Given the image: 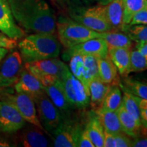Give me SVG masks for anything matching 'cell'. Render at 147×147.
<instances>
[{
    "label": "cell",
    "instance_id": "obj_1",
    "mask_svg": "<svg viewBox=\"0 0 147 147\" xmlns=\"http://www.w3.org/2000/svg\"><path fill=\"white\" fill-rule=\"evenodd\" d=\"M14 21L27 32L55 34L56 16L47 0H7Z\"/></svg>",
    "mask_w": 147,
    "mask_h": 147
},
{
    "label": "cell",
    "instance_id": "obj_2",
    "mask_svg": "<svg viewBox=\"0 0 147 147\" xmlns=\"http://www.w3.org/2000/svg\"><path fill=\"white\" fill-rule=\"evenodd\" d=\"M18 47L25 63L57 57L61 51V43L55 34L42 33L25 37Z\"/></svg>",
    "mask_w": 147,
    "mask_h": 147
},
{
    "label": "cell",
    "instance_id": "obj_3",
    "mask_svg": "<svg viewBox=\"0 0 147 147\" xmlns=\"http://www.w3.org/2000/svg\"><path fill=\"white\" fill-rule=\"evenodd\" d=\"M58 40L65 49L93 38H101L102 33L84 27L69 16H60L56 21ZM104 33V32H103Z\"/></svg>",
    "mask_w": 147,
    "mask_h": 147
},
{
    "label": "cell",
    "instance_id": "obj_4",
    "mask_svg": "<svg viewBox=\"0 0 147 147\" xmlns=\"http://www.w3.org/2000/svg\"><path fill=\"white\" fill-rule=\"evenodd\" d=\"M67 14L74 21L95 32L103 33L112 31L102 5L90 6L72 4L68 7Z\"/></svg>",
    "mask_w": 147,
    "mask_h": 147
},
{
    "label": "cell",
    "instance_id": "obj_5",
    "mask_svg": "<svg viewBox=\"0 0 147 147\" xmlns=\"http://www.w3.org/2000/svg\"><path fill=\"white\" fill-rule=\"evenodd\" d=\"M83 123L78 116L71 113L61 114V120L53 131L52 139L55 147H77L82 132Z\"/></svg>",
    "mask_w": 147,
    "mask_h": 147
},
{
    "label": "cell",
    "instance_id": "obj_6",
    "mask_svg": "<svg viewBox=\"0 0 147 147\" xmlns=\"http://www.w3.org/2000/svg\"><path fill=\"white\" fill-rule=\"evenodd\" d=\"M68 65L57 57L25 63V68L41 82L43 87L53 84L60 79Z\"/></svg>",
    "mask_w": 147,
    "mask_h": 147
},
{
    "label": "cell",
    "instance_id": "obj_7",
    "mask_svg": "<svg viewBox=\"0 0 147 147\" xmlns=\"http://www.w3.org/2000/svg\"><path fill=\"white\" fill-rule=\"evenodd\" d=\"M64 93L74 110H83L89 106V93L84 84L70 72L69 67L60 78Z\"/></svg>",
    "mask_w": 147,
    "mask_h": 147
},
{
    "label": "cell",
    "instance_id": "obj_8",
    "mask_svg": "<svg viewBox=\"0 0 147 147\" xmlns=\"http://www.w3.org/2000/svg\"><path fill=\"white\" fill-rule=\"evenodd\" d=\"M0 100L5 101L12 104L19 112L26 122L45 130L38 119L34 101L29 95L17 92L13 93L10 90H7L0 94Z\"/></svg>",
    "mask_w": 147,
    "mask_h": 147
},
{
    "label": "cell",
    "instance_id": "obj_9",
    "mask_svg": "<svg viewBox=\"0 0 147 147\" xmlns=\"http://www.w3.org/2000/svg\"><path fill=\"white\" fill-rule=\"evenodd\" d=\"M38 119L46 131L52 133L57 127L61 120V114L47 93L34 100Z\"/></svg>",
    "mask_w": 147,
    "mask_h": 147
},
{
    "label": "cell",
    "instance_id": "obj_10",
    "mask_svg": "<svg viewBox=\"0 0 147 147\" xmlns=\"http://www.w3.org/2000/svg\"><path fill=\"white\" fill-rule=\"evenodd\" d=\"M91 55L97 58L104 57L108 55V47L102 38H97L65 49L62 55L64 60L68 61L72 55Z\"/></svg>",
    "mask_w": 147,
    "mask_h": 147
},
{
    "label": "cell",
    "instance_id": "obj_11",
    "mask_svg": "<svg viewBox=\"0 0 147 147\" xmlns=\"http://www.w3.org/2000/svg\"><path fill=\"white\" fill-rule=\"evenodd\" d=\"M26 121L10 103L0 100V131L12 134L23 129Z\"/></svg>",
    "mask_w": 147,
    "mask_h": 147
},
{
    "label": "cell",
    "instance_id": "obj_12",
    "mask_svg": "<svg viewBox=\"0 0 147 147\" xmlns=\"http://www.w3.org/2000/svg\"><path fill=\"white\" fill-rule=\"evenodd\" d=\"M0 32L17 40L25 36V32L14 21L7 0H0Z\"/></svg>",
    "mask_w": 147,
    "mask_h": 147
},
{
    "label": "cell",
    "instance_id": "obj_13",
    "mask_svg": "<svg viewBox=\"0 0 147 147\" xmlns=\"http://www.w3.org/2000/svg\"><path fill=\"white\" fill-rule=\"evenodd\" d=\"M23 70V59L20 53L14 51L9 53L0 66V75L10 87L17 82Z\"/></svg>",
    "mask_w": 147,
    "mask_h": 147
},
{
    "label": "cell",
    "instance_id": "obj_14",
    "mask_svg": "<svg viewBox=\"0 0 147 147\" xmlns=\"http://www.w3.org/2000/svg\"><path fill=\"white\" fill-rule=\"evenodd\" d=\"M14 85L16 92L25 93L32 97L34 101L45 93L41 82L25 68L21 71L18 80Z\"/></svg>",
    "mask_w": 147,
    "mask_h": 147
},
{
    "label": "cell",
    "instance_id": "obj_15",
    "mask_svg": "<svg viewBox=\"0 0 147 147\" xmlns=\"http://www.w3.org/2000/svg\"><path fill=\"white\" fill-rule=\"evenodd\" d=\"M47 131L34 125L24 128L18 136V142L24 147L49 146V139L46 136Z\"/></svg>",
    "mask_w": 147,
    "mask_h": 147
},
{
    "label": "cell",
    "instance_id": "obj_16",
    "mask_svg": "<svg viewBox=\"0 0 147 147\" xmlns=\"http://www.w3.org/2000/svg\"><path fill=\"white\" fill-rule=\"evenodd\" d=\"M44 89L55 106L59 110L61 114H67L74 110L65 96L60 79L53 84L44 87Z\"/></svg>",
    "mask_w": 147,
    "mask_h": 147
},
{
    "label": "cell",
    "instance_id": "obj_17",
    "mask_svg": "<svg viewBox=\"0 0 147 147\" xmlns=\"http://www.w3.org/2000/svg\"><path fill=\"white\" fill-rule=\"evenodd\" d=\"M104 15L112 31L121 32L123 25V0H113L107 5H103Z\"/></svg>",
    "mask_w": 147,
    "mask_h": 147
},
{
    "label": "cell",
    "instance_id": "obj_18",
    "mask_svg": "<svg viewBox=\"0 0 147 147\" xmlns=\"http://www.w3.org/2000/svg\"><path fill=\"white\" fill-rule=\"evenodd\" d=\"M111 84L102 82L100 78H95L88 85L89 93V105L92 110L99 109L103 103Z\"/></svg>",
    "mask_w": 147,
    "mask_h": 147
},
{
    "label": "cell",
    "instance_id": "obj_19",
    "mask_svg": "<svg viewBox=\"0 0 147 147\" xmlns=\"http://www.w3.org/2000/svg\"><path fill=\"white\" fill-rule=\"evenodd\" d=\"M131 49L108 48V56L115 64L119 74L123 77H127L130 73L129 61Z\"/></svg>",
    "mask_w": 147,
    "mask_h": 147
},
{
    "label": "cell",
    "instance_id": "obj_20",
    "mask_svg": "<svg viewBox=\"0 0 147 147\" xmlns=\"http://www.w3.org/2000/svg\"><path fill=\"white\" fill-rule=\"evenodd\" d=\"M99 78L105 83L117 85L119 83L118 71L108 56L97 58Z\"/></svg>",
    "mask_w": 147,
    "mask_h": 147
},
{
    "label": "cell",
    "instance_id": "obj_21",
    "mask_svg": "<svg viewBox=\"0 0 147 147\" xmlns=\"http://www.w3.org/2000/svg\"><path fill=\"white\" fill-rule=\"evenodd\" d=\"M94 111L96 113L104 130L113 135L123 132L117 112L102 109L101 108Z\"/></svg>",
    "mask_w": 147,
    "mask_h": 147
},
{
    "label": "cell",
    "instance_id": "obj_22",
    "mask_svg": "<svg viewBox=\"0 0 147 147\" xmlns=\"http://www.w3.org/2000/svg\"><path fill=\"white\" fill-rule=\"evenodd\" d=\"M85 129L95 147H104V130L94 110L89 113Z\"/></svg>",
    "mask_w": 147,
    "mask_h": 147
},
{
    "label": "cell",
    "instance_id": "obj_23",
    "mask_svg": "<svg viewBox=\"0 0 147 147\" xmlns=\"http://www.w3.org/2000/svg\"><path fill=\"white\" fill-rule=\"evenodd\" d=\"M119 121L122 127L123 132L131 138L141 136L142 129H146L139 126L133 119V117L125 109L123 106L121 105L117 110Z\"/></svg>",
    "mask_w": 147,
    "mask_h": 147
},
{
    "label": "cell",
    "instance_id": "obj_24",
    "mask_svg": "<svg viewBox=\"0 0 147 147\" xmlns=\"http://www.w3.org/2000/svg\"><path fill=\"white\" fill-rule=\"evenodd\" d=\"M101 38L104 40L108 48H125L131 49L134 42L122 32H110L102 33Z\"/></svg>",
    "mask_w": 147,
    "mask_h": 147
},
{
    "label": "cell",
    "instance_id": "obj_25",
    "mask_svg": "<svg viewBox=\"0 0 147 147\" xmlns=\"http://www.w3.org/2000/svg\"><path fill=\"white\" fill-rule=\"evenodd\" d=\"M122 100L123 95L120 88L117 85H111L100 108L117 112L122 104Z\"/></svg>",
    "mask_w": 147,
    "mask_h": 147
},
{
    "label": "cell",
    "instance_id": "obj_26",
    "mask_svg": "<svg viewBox=\"0 0 147 147\" xmlns=\"http://www.w3.org/2000/svg\"><path fill=\"white\" fill-rule=\"evenodd\" d=\"M123 95L122 105L123 106L126 111L133 117V119L136 121L137 124L139 126L143 127L142 121H141L140 113L136 97L132 95L131 93H129L125 90H123Z\"/></svg>",
    "mask_w": 147,
    "mask_h": 147
},
{
    "label": "cell",
    "instance_id": "obj_27",
    "mask_svg": "<svg viewBox=\"0 0 147 147\" xmlns=\"http://www.w3.org/2000/svg\"><path fill=\"white\" fill-rule=\"evenodd\" d=\"M121 32L125 34L131 41L136 43L147 41L146 25H129L123 24Z\"/></svg>",
    "mask_w": 147,
    "mask_h": 147
},
{
    "label": "cell",
    "instance_id": "obj_28",
    "mask_svg": "<svg viewBox=\"0 0 147 147\" xmlns=\"http://www.w3.org/2000/svg\"><path fill=\"white\" fill-rule=\"evenodd\" d=\"M119 85L122 90H125L135 96L147 100V85L144 82L125 77L123 83H119Z\"/></svg>",
    "mask_w": 147,
    "mask_h": 147
},
{
    "label": "cell",
    "instance_id": "obj_29",
    "mask_svg": "<svg viewBox=\"0 0 147 147\" xmlns=\"http://www.w3.org/2000/svg\"><path fill=\"white\" fill-rule=\"evenodd\" d=\"M82 57L84 67V83L86 88L89 91L88 85L90 81L95 78H99L97 58L91 55H84Z\"/></svg>",
    "mask_w": 147,
    "mask_h": 147
},
{
    "label": "cell",
    "instance_id": "obj_30",
    "mask_svg": "<svg viewBox=\"0 0 147 147\" xmlns=\"http://www.w3.org/2000/svg\"><path fill=\"white\" fill-rule=\"evenodd\" d=\"M123 23L129 24L134 14L147 7V0H123Z\"/></svg>",
    "mask_w": 147,
    "mask_h": 147
},
{
    "label": "cell",
    "instance_id": "obj_31",
    "mask_svg": "<svg viewBox=\"0 0 147 147\" xmlns=\"http://www.w3.org/2000/svg\"><path fill=\"white\" fill-rule=\"evenodd\" d=\"M68 61V67L70 72L74 76L76 77L77 79H78V80L84 84V87H85L84 78V67L83 57L80 55H72V56L69 59ZM86 89H87V88H86Z\"/></svg>",
    "mask_w": 147,
    "mask_h": 147
},
{
    "label": "cell",
    "instance_id": "obj_32",
    "mask_svg": "<svg viewBox=\"0 0 147 147\" xmlns=\"http://www.w3.org/2000/svg\"><path fill=\"white\" fill-rule=\"evenodd\" d=\"M147 67V58L144 57L136 49H131L130 51L129 72H141L146 70Z\"/></svg>",
    "mask_w": 147,
    "mask_h": 147
},
{
    "label": "cell",
    "instance_id": "obj_33",
    "mask_svg": "<svg viewBox=\"0 0 147 147\" xmlns=\"http://www.w3.org/2000/svg\"><path fill=\"white\" fill-rule=\"evenodd\" d=\"M132 138L127 135L124 132L115 135V147H131Z\"/></svg>",
    "mask_w": 147,
    "mask_h": 147
},
{
    "label": "cell",
    "instance_id": "obj_34",
    "mask_svg": "<svg viewBox=\"0 0 147 147\" xmlns=\"http://www.w3.org/2000/svg\"><path fill=\"white\" fill-rule=\"evenodd\" d=\"M129 25H146L147 7L137 12L132 17Z\"/></svg>",
    "mask_w": 147,
    "mask_h": 147
},
{
    "label": "cell",
    "instance_id": "obj_35",
    "mask_svg": "<svg viewBox=\"0 0 147 147\" xmlns=\"http://www.w3.org/2000/svg\"><path fill=\"white\" fill-rule=\"evenodd\" d=\"M136 97V100L138 104L140 113L141 121L144 127H147V100Z\"/></svg>",
    "mask_w": 147,
    "mask_h": 147
},
{
    "label": "cell",
    "instance_id": "obj_36",
    "mask_svg": "<svg viewBox=\"0 0 147 147\" xmlns=\"http://www.w3.org/2000/svg\"><path fill=\"white\" fill-rule=\"evenodd\" d=\"M17 46L16 40L12 39L0 32V48H5L9 50L14 49Z\"/></svg>",
    "mask_w": 147,
    "mask_h": 147
},
{
    "label": "cell",
    "instance_id": "obj_37",
    "mask_svg": "<svg viewBox=\"0 0 147 147\" xmlns=\"http://www.w3.org/2000/svg\"><path fill=\"white\" fill-rule=\"evenodd\" d=\"M79 147H95L92 142L91 138H90L89 134H88L87 130L84 129L82 131L81 135L78 141Z\"/></svg>",
    "mask_w": 147,
    "mask_h": 147
},
{
    "label": "cell",
    "instance_id": "obj_38",
    "mask_svg": "<svg viewBox=\"0 0 147 147\" xmlns=\"http://www.w3.org/2000/svg\"><path fill=\"white\" fill-rule=\"evenodd\" d=\"M104 147H115V135L104 130Z\"/></svg>",
    "mask_w": 147,
    "mask_h": 147
},
{
    "label": "cell",
    "instance_id": "obj_39",
    "mask_svg": "<svg viewBox=\"0 0 147 147\" xmlns=\"http://www.w3.org/2000/svg\"><path fill=\"white\" fill-rule=\"evenodd\" d=\"M131 146L132 147H146L147 146L146 138L141 137V136L132 138Z\"/></svg>",
    "mask_w": 147,
    "mask_h": 147
},
{
    "label": "cell",
    "instance_id": "obj_40",
    "mask_svg": "<svg viewBox=\"0 0 147 147\" xmlns=\"http://www.w3.org/2000/svg\"><path fill=\"white\" fill-rule=\"evenodd\" d=\"M135 49H136L144 57L147 58V41L136 43L135 46Z\"/></svg>",
    "mask_w": 147,
    "mask_h": 147
},
{
    "label": "cell",
    "instance_id": "obj_41",
    "mask_svg": "<svg viewBox=\"0 0 147 147\" xmlns=\"http://www.w3.org/2000/svg\"><path fill=\"white\" fill-rule=\"evenodd\" d=\"M95 0H71V2L74 5H90Z\"/></svg>",
    "mask_w": 147,
    "mask_h": 147
},
{
    "label": "cell",
    "instance_id": "obj_42",
    "mask_svg": "<svg viewBox=\"0 0 147 147\" xmlns=\"http://www.w3.org/2000/svg\"><path fill=\"white\" fill-rule=\"evenodd\" d=\"M10 88V86L9 85V84L0 75V94H1L3 92L7 91Z\"/></svg>",
    "mask_w": 147,
    "mask_h": 147
},
{
    "label": "cell",
    "instance_id": "obj_43",
    "mask_svg": "<svg viewBox=\"0 0 147 147\" xmlns=\"http://www.w3.org/2000/svg\"><path fill=\"white\" fill-rule=\"evenodd\" d=\"M13 146V145L11 144V143L9 142L8 140H7L5 138L0 136V147H10Z\"/></svg>",
    "mask_w": 147,
    "mask_h": 147
},
{
    "label": "cell",
    "instance_id": "obj_44",
    "mask_svg": "<svg viewBox=\"0 0 147 147\" xmlns=\"http://www.w3.org/2000/svg\"><path fill=\"white\" fill-rule=\"evenodd\" d=\"M9 49L5 48H0V62L2 61L8 53Z\"/></svg>",
    "mask_w": 147,
    "mask_h": 147
},
{
    "label": "cell",
    "instance_id": "obj_45",
    "mask_svg": "<svg viewBox=\"0 0 147 147\" xmlns=\"http://www.w3.org/2000/svg\"><path fill=\"white\" fill-rule=\"evenodd\" d=\"M112 1H113V0H95V1H97L98 4L102 5H107L108 3L111 2Z\"/></svg>",
    "mask_w": 147,
    "mask_h": 147
},
{
    "label": "cell",
    "instance_id": "obj_46",
    "mask_svg": "<svg viewBox=\"0 0 147 147\" xmlns=\"http://www.w3.org/2000/svg\"><path fill=\"white\" fill-rule=\"evenodd\" d=\"M56 1L61 5H66L69 2V0H56Z\"/></svg>",
    "mask_w": 147,
    "mask_h": 147
}]
</instances>
